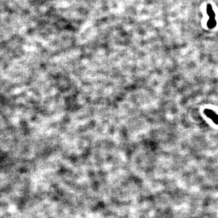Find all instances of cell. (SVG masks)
<instances>
[{
  "label": "cell",
  "mask_w": 218,
  "mask_h": 218,
  "mask_svg": "<svg viewBox=\"0 0 218 218\" xmlns=\"http://www.w3.org/2000/svg\"><path fill=\"white\" fill-rule=\"evenodd\" d=\"M204 113L208 118H210L215 124L218 125V115L214 111L210 109H205Z\"/></svg>",
  "instance_id": "6da1fadb"
},
{
  "label": "cell",
  "mask_w": 218,
  "mask_h": 218,
  "mask_svg": "<svg viewBox=\"0 0 218 218\" xmlns=\"http://www.w3.org/2000/svg\"><path fill=\"white\" fill-rule=\"evenodd\" d=\"M207 13L210 17V18H214L215 13H214L213 10H212V6L210 4H208V6H207Z\"/></svg>",
  "instance_id": "7a4b0ae2"
},
{
  "label": "cell",
  "mask_w": 218,
  "mask_h": 218,
  "mask_svg": "<svg viewBox=\"0 0 218 218\" xmlns=\"http://www.w3.org/2000/svg\"><path fill=\"white\" fill-rule=\"evenodd\" d=\"M216 24V22L215 20V18H210V20L208 22V26L210 28H213L215 27Z\"/></svg>",
  "instance_id": "3957f363"
}]
</instances>
